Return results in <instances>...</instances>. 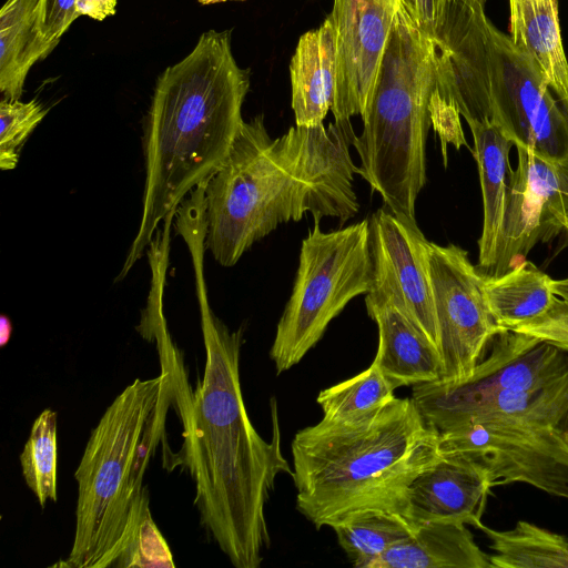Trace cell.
Instances as JSON below:
<instances>
[{
  "instance_id": "1",
  "label": "cell",
  "mask_w": 568,
  "mask_h": 568,
  "mask_svg": "<svg viewBox=\"0 0 568 568\" xmlns=\"http://www.w3.org/2000/svg\"><path fill=\"white\" fill-rule=\"evenodd\" d=\"M202 244L190 246L205 348L202 381L183 384L175 397L184 442L174 465L195 484L201 525L236 568H258L271 538L265 506L280 474L293 475L281 452L273 404V438L253 426L242 394L240 354L243 329L231 332L207 301Z\"/></svg>"
},
{
  "instance_id": "2",
  "label": "cell",
  "mask_w": 568,
  "mask_h": 568,
  "mask_svg": "<svg viewBox=\"0 0 568 568\" xmlns=\"http://www.w3.org/2000/svg\"><path fill=\"white\" fill-rule=\"evenodd\" d=\"M356 138L349 120L327 126L296 125L272 139L258 114L243 123L227 156L207 178L206 248L222 266H233L281 223H314L357 214L353 187L356 165L349 146Z\"/></svg>"
},
{
  "instance_id": "3",
  "label": "cell",
  "mask_w": 568,
  "mask_h": 568,
  "mask_svg": "<svg viewBox=\"0 0 568 568\" xmlns=\"http://www.w3.org/2000/svg\"><path fill=\"white\" fill-rule=\"evenodd\" d=\"M231 33H202L156 80L145 128L141 221L115 281L128 275L185 195L222 164L241 131L250 70L236 63Z\"/></svg>"
},
{
  "instance_id": "4",
  "label": "cell",
  "mask_w": 568,
  "mask_h": 568,
  "mask_svg": "<svg viewBox=\"0 0 568 568\" xmlns=\"http://www.w3.org/2000/svg\"><path fill=\"white\" fill-rule=\"evenodd\" d=\"M291 449L296 509L316 529L367 508L404 515L409 485L440 453L437 429L396 396L361 420L302 428Z\"/></svg>"
},
{
  "instance_id": "5",
  "label": "cell",
  "mask_w": 568,
  "mask_h": 568,
  "mask_svg": "<svg viewBox=\"0 0 568 568\" xmlns=\"http://www.w3.org/2000/svg\"><path fill=\"white\" fill-rule=\"evenodd\" d=\"M176 375L135 379L109 405L92 429L74 473L78 483L75 530L64 566L114 567L130 548L150 511L143 478L159 445Z\"/></svg>"
},
{
  "instance_id": "6",
  "label": "cell",
  "mask_w": 568,
  "mask_h": 568,
  "mask_svg": "<svg viewBox=\"0 0 568 568\" xmlns=\"http://www.w3.org/2000/svg\"><path fill=\"white\" fill-rule=\"evenodd\" d=\"M486 0H452L429 36L435 92L466 122H490L529 148L534 126L555 93L536 63L498 30Z\"/></svg>"
},
{
  "instance_id": "7",
  "label": "cell",
  "mask_w": 568,
  "mask_h": 568,
  "mask_svg": "<svg viewBox=\"0 0 568 568\" xmlns=\"http://www.w3.org/2000/svg\"><path fill=\"white\" fill-rule=\"evenodd\" d=\"M434 90L432 41L399 6L362 116L363 132L353 146L361 159L356 173L382 196L385 207L410 222H416V200L427 180L426 139Z\"/></svg>"
},
{
  "instance_id": "8",
  "label": "cell",
  "mask_w": 568,
  "mask_h": 568,
  "mask_svg": "<svg viewBox=\"0 0 568 568\" xmlns=\"http://www.w3.org/2000/svg\"><path fill=\"white\" fill-rule=\"evenodd\" d=\"M442 453L469 457L491 485L524 483L568 500V372L528 392H499L435 427Z\"/></svg>"
},
{
  "instance_id": "9",
  "label": "cell",
  "mask_w": 568,
  "mask_h": 568,
  "mask_svg": "<svg viewBox=\"0 0 568 568\" xmlns=\"http://www.w3.org/2000/svg\"><path fill=\"white\" fill-rule=\"evenodd\" d=\"M373 283L369 221L323 232L320 223L302 241L292 294L277 323L270 357L277 374L298 364L328 324Z\"/></svg>"
},
{
  "instance_id": "10",
  "label": "cell",
  "mask_w": 568,
  "mask_h": 568,
  "mask_svg": "<svg viewBox=\"0 0 568 568\" xmlns=\"http://www.w3.org/2000/svg\"><path fill=\"white\" fill-rule=\"evenodd\" d=\"M490 344L466 381L413 386L412 399L429 426L499 392L534 390L568 372V351L528 334L500 329Z\"/></svg>"
},
{
  "instance_id": "11",
  "label": "cell",
  "mask_w": 568,
  "mask_h": 568,
  "mask_svg": "<svg viewBox=\"0 0 568 568\" xmlns=\"http://www.w3.org/2000/svg\"><path fill=\"white\" fill-rule=\"evenodd\" d=\"M427 263L437 324L442 382L466 381L500 331L484 292V274L455 245L428 241Z\"/></svg>"
},
{
  "instance_id": "12",
  "label": "cell",
  "mask_w": 568,
  "mask_h": 568,
  "mask_svg": "<svg viewBox=\"0 0 568 568\" xmlns=\"http://www.w3.org/2000/svg\"><path fill=\"white\" fill-rule=\"evenodd\" d=\"M368 221L373 264L368 293L390 298L437 346L428 240L416 222L402 219L385 206Z\"/></svg>"
},
{
  "instance_id": "13",
  "label": "cell",
  "mask_w": 568,
  "mask_h": 568,
  "mask_svg": "<svg viewBox=\"0 0 568 568\" xmlns=\"http://www.w3.org/2000/svg\"><path fill=\"white\" fill-rule=\"evenodd\" d=\"M399 0H334L336 31L335 121L363 116L399 9Z\"/></svg>"
},
{
  "instance_id": "14",
  "label": "cell",
  "mask_w": 568,
  "mask_h": 568,
  "mask_svg": "<svg viewBox=\"0 0 568 568\" xmlns=\"http://www.w3.org/2000/svg\"><path fill=\"white\" fill-rule=\"evenodd\" d=\"M493 485L481 466L456 453H439L409 485L404 515L413 523L452 520L479 529Z\"/></svg>"
},
{
  "instance_id": "15",
  "label": "cell",
  "mask_w": 568,
  "mask_h": 568,
  "mask_svg": "<svg viewBox=\"0 0 568 568\" xmlns=\"http://www.w3.org/2000/svg\"><path fill=\"white\" fill-rule=\"evenodd\" d=\"M365 305L378 328L374 362L396 388L442 379L437 346L390 298L367 293Z\"/></svg>"
},
{
  "instance_id": "16",
  "label": "cell",
  "mask_w": 568,
  "mask_h": 568,
  "mask_svg": "<svg viewBox=\"0 0 568 568\" xmlns=\"http://www.w3.org/2000/svg\"><path fill=\"white\" fill-rule=\"evenodd\" d=\"M295 124H322L336 89V31L329 16L301 36L290 63Z\"/></svg>"
},
{
  "instance_id": "17",
  "label": "cell",
  "mask_w": 568,
  "mask_h": 568,
  "mask_svg": "<svg viewBox=\"0 0 568 568\" xmlns=\"http://www.w3.org/2000/svg\"><path fill=\"white\" fill-rule=\"evenodd\" d=\"M371 568H491L467 525L452 520L415 523L413 532Z\"/></svg>"
},
{
  "instance_id": "18",
  "label": "cell",
  "mask_w": 568,
  "mask_h": 568,
  "mask_svg": "<svg viewBox=\"0 0 568 568\" xmlns=\"http://www.w3.org/2000/svg\"><path fill=\"white\" fill-rule=\"evenodd\" d=\"M474 140L483 194L484 222L478 241V270L487 274L493 267L501 234L507 194L513 170L509 152L514 142L490 122H467Z\"/></svg>"
},
{
  "instance_id": "19",
  "label": "cell",
  "mask_w": 568,
  "mask_h": 568,
  "mask_svg": "<svg viewBox=\"0 0 568 568\" xmlns=\"http://www.w3.org/2000/svg\"><path fill=\"white\" fill-rule=\"evenodd\" d=\"M509 37L515 47L536 61L558 97H568V58L558 0H509Z\"/></svg>"
},
{
  "instance_id": "20",
  "label": "cell",
  "mask_w": 568,
  "mask_h": 568,
  "mask_svg": "<svg viewBox=\"0 0 568 568\" xmlns=\"http://www.w3.org/2000/svg\"><path fill=\"white\" fill-rule=\"evenodd\" d=\"M40 0H7L0 10V91L20 100L31 67L55 45L39 29Z\"/></svg>"
},
{
  "instance_id": "21",
  "label": "cell",
  "mask_w": 568,
  "mask_h": 568,
  "mask_svg": "<svg viewBox=\"0 0 568 568\" xmlns=\"http://www.w3.org/2000/svg\"><path fill=\"white\" fill-rule=\"evenodd\" d=\"M551 280L529 261L499 276L484 274L487 304L499 328L513 329L545 314L557 297Z\"/></svg>"
},
{
  "instance_id": "22",
  "label": "cell",
  "mask_w": 568,
  "mask_h": 568,
  "mask_svg": "<svg viewBox=\"0 0 568 568\" xmlns=\"http://www.w3.org/2000/svg\"><path fill=\"white\" fill-rule=\"evenodd\" d=\"M518 164L513 172L539 222L546 242L568 223V156L547 160L523 145H515Z\"/></svg>"
},
{
  "instance_id": "23",
  "label": "cell",
  "mask_w": 568,
  "mask_h": 568,
  "mask_svg": "<svg viewBox=\"0 0 568 568\" xmlns=\"http://www.w3.org/2000/svg\"><path fill=\"white\" fill-rule=\"evenodd\" d=\"M491 568H568V538L526 520L507 530L485 526Z\"/></svg>"
},
{
  "instance_id": "24",
  "label": "cell",
  "mask_w": 568,
  "mask_h": 568,
  "mask_svg": "<svg viewBox=\"0 0 568 568\" xmlns=\"http://www.w3.org/2000/svg\"><path fill=\"white\" fill-rule=\"evenodd\" d=\"M414 527L415 523L399 513L367 508L349 514L331 528L352 565L371 568L389 548L409 537Z\"/></svg>"
},
{
  "instance_id": "25",
  "label": "cell",
  "mask_w": 568,
  "mask_h": 568,
  "mask_svg": "<svg viewBox=\"0 0 568 568\" xmlns=\"http://www.w3.org/2000/svg\"><path fill=\"white\" fill-rule=\"evenodd\" d=\"M396 386L384 375L376 362L368 368L320 392L316 402L323 418L352 423L366 418L395 397Z\"/></svg>"
},
{
  "instance_id": "26",
  "label": "cell",
  "mask_w": 568,
  "mask_h": 568,
  "mask_svg": "<svg viewBox=\"0 0 568 568\" xmlns=\"http://www.w3.org/2000/svg\"><path fill=\"white\" fill-rule=\"evenodd\" d=\"M57 413L47 408L34 419L20 455L24 481L42 508L57 501Z\"/></svg>"
},
{
  "instance_id": "27",
  "label": "cell",
  "mask_w": 568,
  "mask_h": 568,
  "mask_svg": "<svg viewBox=\"0 0 568 568\" xmlns=\"http://www.w3.org/2000/svg\"><path fill=\"white\" fill-rule=\"evenodd\" d=\"M48 109L37 99L28 102L2 99L0 102V168L13 170L20 150L32 131L43 120Z\"/></svg>"
},
{
  "instance_id": "28",
  "label": "cell",
  "mask_w": 568,
  "mask_h": 568,
  "mask_svg": "<svg viewBox=\"0 0 568 568\" xmlns=\"http://www.w3.org/2000/svg\"><path fill=\"white\" fill-rule=\"evenodd\" d=\"M527 149L547 160L557 161L568 156V97L556 93L549 97Z\"/></svg>"
},
{
  "instance_id": "29",
  "label": "cell",
  "mask_w": 568,
  "mask_h": 568,
  "mask_svg": "<svg viewBox=\"0 0 568 568\" xmlns=\"http://www.w3.org/2000/svg\"><path fill=\"white\" fill-rule=\"evenodd\" d=\"M114 567H175L170 548L158 529L151 510L143 517L133 542Z\"/></svg>"
},
{
  "instance_id": "30",
  "label": "cell",
  "mask_w": 568,
  "mask_h": 568,
  "mask_svg": "<svg viewBox=\"0 0 568 568\" xmlns=\"http://www.w3.org/2000/svg\"><path fill=\"white\" fill-rule=\"evenodd\" d=\"M511 331L528 334L568 351V305L556 297L545 314Z\"/></svg>"
},
{
  "instance_id": "31",
  "label": "cell",
  "mask_w": 568,
  "mask_h": 568,
  "mask_svg": "<svg viewBox=\"0 0 568 568\" xmlns=\"http://www.w3.org/2000/svg\"><path fill=\"white\" fill-rule=\"evenodd\" d=\"M79 17L77 0H40L39 29L43 39L55 47Z\"/></svg>"
},
{
  "instance_id": "32",
  "label": "cell",
  "mask_w": 568,
  "mask_h": 568,
  "mask_svg": "<svg viewBox=\"0 0 568 568\" xmlns=\"http://www.w3.org/2000/svg\"><path fill=\"white\" fill-rule=\"evenodd\" d=\"M430 123L442 140L443 154L446 161V145L452 143L458 150L468 146L460 123L459 112L436 92H433L429 103Z\"/></svg>"
},
{
  "instance_id": "33",
  "label": "cell",
  "mask_w": 568,
  "mask_h": 568,
  "mask_svg": "<svg viewBox=\"0 0 568 568\" xmlns=\"http://www.w3.org/2000/svg\"><path fill=\"white\" fill-rule=\"evenodd\" d=\"M452 0H399L400 7L414 24L428 37Z\"/></svg>"
},
{
  "instance_id": "34",
  "label": "cell",
  "mask_w": 568,
  "mask_h": 568,
  "mask_svg": "<svg viewBox=\"0 0 568 568\" xmlns=\"http://www.w3.org/2000/svg\"><path fill=\"white\" fill-rule=\"evenodd\" d=\"M116 3L118 0H77V8L80 16L102 21L115 14Z\"/></svg>"
},
{
  "instance_id": "35",
  "label": "cell",
  "mask_w": 568,
  "mask_h": 568,
  "mask_svg": "<svg viewBox=\"0 0 568 568\" xmlns=\"http://www.w3.org/2000/svg\"><path fill=\"white\" fill-rule=\"evenodd\" d=\"M564 230L568 233V223L564 225ZM551 288L554 294L568 305V277L564 280H551Z\"/></svg>"
},
{
  "instance_id": "36",
  "label": "cell",
  "mask_w": 568,
  "mask_h": 568,
  "mask_svg": "<svg viewBox=\"0 0 568 568\" xmlns=\"http://www.w3.org/2000/svg\"><path fill=\"white\" fill-rule=\"evenodd\" d=\"M12 324L9 317L2 315L0 317V346L4 347L11 337Z\"/></svg>"
},
{
  "instance_id": "37",
  "label": "cell",
  "mask_w": 568,
  "mask_h": 568,
  "mask_svg": "<svg viewBox=\"0 0 568 568\" xmlns=\"http://www.w3.org/2000/svg\"><path fill=\"white\" fill-rule=\"evenodd\" d=\"M201 4H214L226 1H245V0H197Z\"/></svg>"
}]
</instances>
